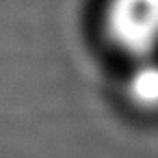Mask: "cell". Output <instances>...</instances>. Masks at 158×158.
Segmentation results:
<instances>
[{
  "label": "cell",
  "instance_id": "7a4b0ae2",
  "mask_svg": "<svg viewBox=\"0 0 158 158\" xmlns=\"http://www.w3.org/2000/svg\"><path fill=\"white\" fill-rule=\"evenodd\" d=\"M128 95L139 106H158V63L145 61L136 65L128 78Z\"/></svg>",
  "mask_w": 158,
  "mask_h": 158
},
{
  "label": "cell",
  "instance_id": "6da1fadb",
  "mask_svg": "<svg viewBox=\"0 0 158 158\" xmlns=\"http://www.w3.org/2000/svg\"><path fill=\"white\" fill-rule=\"evenodd\" d=\"M108 31L126 52L147 56L158 46V0H110Z\"/></svg>",
  "mask_w": 158,
  "mask_h": 158
}]
</instances>
